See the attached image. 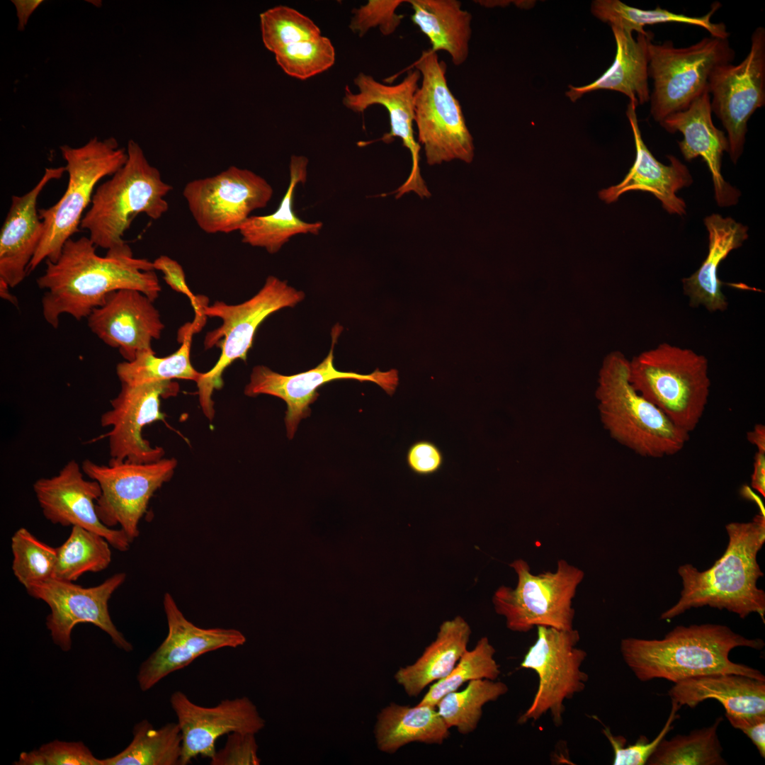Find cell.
<instances>
[{
    "label": "cell",
    "mask_w": 765,
    "mask_h": 765,
    "mask_svg": "<svg viewBox=\"0 0 765 765\" xmlns=\"http://www.w3.org/2000/svg\"><path fill=\"white\" fill-rule=\"evenodd\" d=\"M96 248L89 237L70 238L55 261H45L36 283L44 290L43 317L52 327L64 314L76 320L87 318L116 290H138L153 302L158 298L161 286L152 261L134 257L128 244L107 250L104 256Z\"/></svg>",
    "instance_id": "1"
},
{
    "label": "cell",
    "mask_w": 765,
    "mask_h": 765,
    "mask_svg": "<svg viewBox=\"0 0 765 765\" xmlns=\"http://www.w3.org/2000/svg\"><path fill=\"white\" fill-rule=\"evenodd\" d=\"M764 646L762 640L747 638L726 625L703 624L676 626L660 640L624 638L620 651L625 663L640 681L664 679L675 684L720 673L765 680L759 670L729 658L735 647L761 650Z\"/></svg>",
    "instance_id": "2"
},
{
    "label": "cell",
    "mask_w": 765,
    "mask_h": 765,
    "mask_svg": "<svg viewBox=\"0 0 765 765\" xmlns=\"http://www.w3.org/2000/svg\"><path fill=\"white\" fill-rule=\"evenodd\" d=\"M725 528L728 545L710 568L699 572L690 564L679 567L683 582L681 597L661 615L662 620L672 619L691 608L709 606L726 609L741 618L757 613L764 623L765 593L756 586L764 574L756 556L765 542L764 509L750 522H733Z\"/></svg>",
    "instance_id": "3"
},
{
    "label": "cell",
    "mask_w": 765,
    "mask_h": 765,
    "mask_svg": "<svg viewBox=\"0 0 765 765\" xmlns=\"http://www.w3.org/2000/svg\"><path fill=\"white\" fill-rule=\"evenodd\" d=\"M629 362L618 351L602 362L596 397L604 428L612 438L641 456L661 458L678 453L689 435L633 388Z\"/></svg>",
    "instance_id": "4"
},
{
    "label": "cell",
    "mask_w": 765,
    "mask_h": 765,
    "mask_svg": "<svg viewBox=\"0 0 765 765\" xmlns=\"http://www.w3.org/2000/svg\"><path fill=\"white\" fill-rule=\"evenodd\" d=\"M126 152L125 164L96 188L80 224L96 247L107 250L127 244L123 237L136 215L144 213L158 220L169 209L165 197L171 186L162 180L136 142L129 140Z\"/></svg>",
    "instance_id": "5"
},
{
    "label": "cell",
    "mask_w": 765,
    "mask_h": 765,
    "mask_svg": "<svg viewBox=\"0 0 765 765\" xmlns=\"http://www.w3.org/2000/svg\"><path fill=\"white\" fill-rule=\"evenodd\" d=\"M633 388L687 434L698 426L710 388L708 361L694 351L662 343L629 362Z\"/></svg>",
    "instance_id": "6"
},
{
    "label": "cell",
    "mask_w": 765,
    "mask_h": 765,
    "mask_svg": "<svg viewBox=\"0 0 765 765\" xmlns=\"http://www.w3.org/2000/svg\"><path fill=\"white\" fill-rule=\"evenodd\" d=\"M60 149L67 162V186L55 205L38 210L44 233L28 273L43 261L58 259L64 243L79 231L83 213L91 203L97 183L103 178L111 176L128 159L127 152L118 148L113 137L103 140L94 137L80 147L64 144Z\"/></svg>",
    "instance_id": "7"
},
{
    "label": "cell",
    "mask_w": 765,
    "mask_h": 765,
    "mask_svg": "<svg viewBox=\"0 0 765 765\" xmlns=\"http://www.w3.org/2000/svg\"><path fill=\"white\" fill-rule=\"evenodd\" d=\"M304 298L302 291L270 276L254 296L241 304L227 305L216 301L203 307L202 314L220 318L222 322L219 327L207 333L204 340L205 349L220 346V356L210 370L201 373L196 382L200 407L210 421L215 416L212 396L215 390L222 387V375L225 369L235 360H246L256 329L265 319L282 308L294 307Z\"/></svg>",
    "instance_id": "8"
},
{
    "label": "cell",
    "mask_w": 765,
    "mask_h": 765,
    "mask_svg": "<svg viewBox=\"0 0 765 765\" xmlns=\"http://www.w3.org/2000/svg\"><path fill=\"white\" fill-rule=\"evenodd\" d=\"M510 566L517 575L516 586L502 585L492 596L494 611L505 618L508 629L527 633L537 626L574 628L572 600L584 577L580 568L562 559L554 572L538 574L531 573L523 559L515 560Z\"/></svg>",
    "instance_id": "9"
},
{
    "label": "cell",
    "mask_w": 765,
    "mask_h": 765,
    "mask_svg": "<svg viewBox=\"0 0 765 765\" xmlns=\"http://www.w3.org/2000/svg\"><path fill=\"white\" fill-rule=\"evenodd\" d=\"M735 50L728 38L705 37L686 47L672 41L649 46L648 76L652 79L650 114L659 123L686 109L708 90V79L720 65L732 63Z\"/></svg>",
    "instance_id": "10"
},
{
    "label": "cell",
    "mask_w": 765,
    "mask_h": 765,
    "mask_svg": "<svg viewBox=\"0 0 765 765\" xmlns=\"http://www.w3.org/2000/svg\"><path fill=\"white\" fill-rule=\"evenodd\" d=\"M413 67L421 74L414 100V123L427 164L453 160L471 163L475 156L473 137L460 102L448 87L446 62L429 49L422 52Z\"/></svg>",
    "instance_id": "11"
},
{
    "label": "cell",
    "mask_w": 765,
    "mask_h": 765,
    "mask_svg": "<svg viewBox=\"0 0 765 765\" xmlns=\"http://www.w3.org/2000/svg\"><path fill=\"white\" fill-rule=\"evenodd\" d=\"M537 638L520 666L534 671L538 685L528 708L518 723L537 721L549 713L555 726L563 724L565 701L583 691L589 679L582 669L587 653L579 647V633L576 629L560 630L537 626Z\"/></svg>",
    "instance_id": "12"
},
{
    "label": "cell",
    "mask_w": 765,
    "mask_h": 765,
    "mask_svg": "<svg viewBox=\"0 0 765 765\" xmlns=\"http://www.w3.org/2000/svg\"><path fill=\"white\" fill-rule=\"evenodd\" d=\"M177 461L162 458L147 463L109 460L98 465L89 459L81 470L96 481L101 494L96 502L101 521L107 527L119 525L132 542L139 536V523L154 492L172 477Z\"/></svg>",
    "instance_id": "13"
},
{
    "label": "cell",
    "mask_w": 765,
    "mask_h": 765,
    "mask_svg": "<svg viewBox=\"0 0 765 765\" xmlns=\"http://www.w3.org/2000/svg\"><path fill=\"white\" fill-rule=\"evenodd\" d=\"M712 113L727 131L728 153L736 164L744 149L747 123L765 105V29L757 27L751 36L747 57L738 64L716 67L708 79Z\"/></svg>",
    "instance_id": "14"
},
{
    "label": "cell",
    "mask_w": 765,
    "mask_h": 765,
    "mask_svg": "<svg viewBox=\"0 0 765 765\" xmlns=\"http://www.w3.org/2000/svg\"><path fill=\"white\" fill-rule=\"evenodd\" d=\"M271 186L251 170L232 166L185 186L183 195L198 226L208 234L239 231L250 213L265 208Z\"/></svg>",
    "instance_id": "15"
},
{
    "label": "cell",
    "mask_w": 765,
    "mask_h": 765,
    "mask_svg": "<svg viewBox=\"0 0 765 765\" xmlns=\"http://www.w3.org/2000/svg\"><path fill=\"white\" fill-rule=\"evenodd\" d=\"M125 578V573H117L97 586L83 587L52 577L26 589L30 596L50 607L46 626L53 642L62 651L72 649L74 628L89 623L106 633L117 647L128 652L133 647L117 629L108 611V601Z\"/></svg>",
    "instance_id": "16"
},
{
    "label": "cell",
    "mask_w": 765,
    "mask_h": 765,
    "mask_svg": "<svg viewBox=\"0 0 765 765\" xmlns=\"http://www.w3.org/2000/svg\"><path fill=\"white\" fill-rule=\"evenodd\" d=\"M341 330L342 327L338 324L332 328L330 351L312 369L292 375L280 374L264 366H255L252 370L244 394L248 397L269 395L285 401L287 404L285 423L287 436L290 439L293 438L300 421L310 415V405L317 399L318 388L327 382L337 380L373 382L389 395L395 392L399 382L396 369L380 371L377 368L370 374L336 370L334 365V348Z\"/></svg>",
    "instance_id": "17"
},
{
    "label": "cell",
    "mask_w": 765,
    "mask_h": 765,
    "mask_svg": "<svg viewBox=\"0 0 765 765\" xmlns=\"http://www.w3.org/2000/svg\"><path fill=\"white\" fill-rule=\"evenodd\" d=\"M178 391V383L171 380L121 383L119 393L110 400L111 409L101 416V426L111 428L104 435L111 460L147 463L164 458L163 448L152 446L142 431L147 425L164 420L161 398L176 396Z\"/></svg>",
    "instance_id": "18"
},
{
    "label": "cell",
    "mask_w": 765,
    "mask_h": 765,
    "mask_svg": "<svg viewBox=\"0 0 765 765\" xmlns=\"http://www.w3.org/2000/svg\"><path fill=\"white\" fill-rule=\"evenodd\" d=\"M420 79V72L414 67L407 72L401 82L395 85L385 84L370 75L360 72L353 79L358 91L353 93L346 86L342 99L344 106L355 113H363L373 105L385 107L389 115L390 130L378 140L388 144L398 137L402 141L403 146L410 152L411 171L404 183L391 193H395L396 198L411 191L421 198L431 196L421 175V145L414 139L413 130L414 100Z\"/></svg>",
    "instance_id": "19"
},
{
    "label": "cell",
    "mask_w": 765,
    "mask_h": 765,
    "mask_svg": "<svg viewBox=\"0 0 765 765\" xmlns=\"http://www.w3.org/2000/svg\"><path fill=\"white\" fill-rule=\"evenodd\" d=\"M168 633L160 645L139 667L137 680L140 688L147 691L170 674L192 663L198 657L224 647L243 645L246 638L232 628H203L188 620L173 596L166 593L163 599Z\"/></svg>",
    "instance_id": "20"
},
{
    "label": "cell",
    "mask_w": 765,
    "mask_h": 765,
    "mask_svg": "<svg viewBox=\"0 0 765 765\" xmlns=\"http://www.w3.org/2000/svg\"><path fill=\"white\" fill-rule=\"evenodd\" d=\"M182 735L181 765H187L198 756L210 759L216 752V741L234 732L256 734L265 720L247 697L224 699L217 705L205 707L191 701L177 691L170 697Z\"/></svg>",
    "instance_id": "21"
},
{
    "label": "cell",
    "mask_w": 765,
    "mask_h": 765,
    "mask_svg": "<svg viewBox=\"0 0 765 765\" xmlns=\"http://www.w3.org/2000/svg\"><path fill=\"white\" fill-rule=\"evenodd\" d=\"M81 467L69 461L57 475L33 484L37 500L46 519L63 526H80L103 536L110 546L127 551L132 543L121 529L105 526L98 516L96 502L101 494L99 484L86 480Z\"/></svg>",
    "instance_id": "22"
},
{
    "label": "cell",
    "mask_w": 765,
    "mask_h": 765,
    "mask_svg": "<svg viewBox=\"0 0 765 765\" xmlns=\"http://www.w3.org/2000/svg\"><path fill=\"white\" fill-rule=\"evenodd\" d=\"M90 330L104 344L118 348L125 361L152 349L164 325L153 301L140 291L124 289L110 293L86 318Z\"/></svg>",
    "instance_id": "23"
},
{
    "label": "cell",
    "mask_w": 765,
    "mask_h": 765,
    "mask_svg": "<svg viewBox=\"0 0 765 765\" xmlns=\"http://www.w3.org/2000/svg\"><path fill=\"white\" fill-rule=\"evenodd\" d=\"M659 124L670 133L679 131L683 135V140L678 143L686 160L700 157L706 162L711 174L718 205H735L740 192L726 182L721 174L722 157L725 152H728V142L725 132L713 123L708 90L686 109L671 114Z\"/></svg>",
    "instance_id": "24"
},
{
    "label": "cell",
    "mask_w": 765,
    "mask_h": 765,
    "mask_svg": "<svg viewBox=\"0 0 765 765\" xmlns=\"http://www.w3.org/2000/svg\"><path fill=\"white\" fill-rule=\"evenodd\" d=\"M65 166L46 168L43 176L28 192L13 196L0 232V279L10 288L26 277L44 233V225L37 209L38 198L51 181L60 179Z\"/></svg>",
    "instance_id": "25"
},
{
    "label": "cell",
    "mask_w": 765,
    "mask_h": 765,
    "mask_svg": "<svg viewBox=\"0 0 765 765\" xmlns=\"http://www.w3.org/2000/svg\"><path fill=\"white\" fill-rule=\"evenodd\" d=\"M636 108L630 102L626 109L635 141L634 163L620 183L600 191L599 196L606 203H611L628 191H646L660 200L663 208L669 214L683 215L686 214V204L676 193L692 183L690 172L686 166L673 155L667 156L669 165H664L656 159L642 138Z\"/></svg>",
    "instance_id": "26"
},
{
    "label": "cell",
    "mask_w": 765,
    "mask_h": 765,
    "mask_svg": "<svg viewBox=\"0 0 765 765\" xmlns=\"http://www.w3.org/2000/svg\"><path fill=\"white\" fill-rule=\"evenodd\" d=\"M704 223L708 232V253L699 268L683 278V289L691 306H703L710 312H723L728 303L721 290L718 268L730 252L740 247L747 239L748 228L719 214L706 217Z\"/></svg>",
    "instance_id": "27"
},
{
    "label": "cell",
    "mask_w": 765,
    "mask_h": 765,
    "mask_svg": "<svg viewBox=\"0 0 765 765\" xmlns=\"http://www.w3.org/2000/svg\"><path fill=\"white\" fill-rule=\"evenodd\" d=\"M611 29L616 45L613 62L592 83L579 87L570 86L566 95L572 101H576L585 94L600 89L620 92L636 106L650 101L649 46L652 42L653 34L651 32L638 33L635 39L632 32L617 27H611Z\"/></svg>",
    "instance_id": "28"
},
{
    "label": "cell",
    "mask_w": 765,
    "mask_h": 765,
    "mask_svg": "<svg viewBox=\"0 0 765 765\" xmlns=\"http://www.w3.org/2000/svg\"><path fill=\"white\" fill-rule=\"evenodd\" d=\"M668 695L680 707L695 708L713 699L727 713H765V680L742 674L720 673L684 679L675 683Z\"/></svg>",
    "instance_id": "29"
},
{
    "label": "cell",
    "mask_w": 765,
    "mask_h": 765,
    "mask_svg": "<svg viewBox=\"0 0 765 765\" xmlns=\"http://www.w3.org/2000/svg\"><path fill=\"white\" fill-rule=\"evenodd\" d=\"M308 159L304 156L290 158V183L278 208L267 215H252L242 224L239 232L242 242L252 246L264 248L275 254L298 234H318L322 222H307L298 217L293 209L295 190L298 183L307 179Z\"/></svg>",
    "instance_id": "30"
},
{
    "label": "cell",
    "mask_w": 765,
    "mask_h": 765,
    "mask_svg": "<svg viewBox=\"0 0 765 765\" xmlns=\"http://www.w3.org/2000/svg\"><path fill=\"white\" fill-rule=\"evenodd\" d=\"M471 629L460 616L443 621L436 639L412 664L400 667L395 674L409 696H417L430 684L448 676L468 650Z\"/></svg>",
    "instance_id": "31"
},
{
    "label": "cell",
    "mask_w": 765,
    "mask_h": 765,
    "mask_svg": "<svg viewBox=\"0 0 765 765\" xmlns=\"http://www.w3.org/2000/svg\"><path fill=\"white\" fill-rule=\"evenodd\" d=\"M411 5L412 22L429 39L431 50L449 54L455 66L464 64L469 55L472 14L458 0H407Z\"/></svg>",
    "instance_id": "32"
},
{
    "label": "cell",
    "mask_w": 765,
    "mask_h": 765,
    "mask_svg": "<svg viewBox=\"0 0 765 765\" xmlns=\"http://www.w3.org/2000/svg\"><path fill=\"white\" fill-rule=\"evenodd\" d=\"M449 730L436 706L391 703L378 713L374 735L380 752L393 754L412 742L442 744Z\"/></svg>",
    "instance_id": "33"
},
{
    "label": "cell",
    "mask_w": 765,
    "mask_h": 765,
    "mask_svg": "<svg viewBox=\"0 0 765 765\" xmlns=\"http://www.w3.org/2000/svg\"><path fill=\"white\" fill-rule=\"evenodd\" d=\"M721 6L715 2L711 9L702 16H688L675 13L657 6L652 10H644L630 6L619 0H596L591 4V13L597 18L607 23L611 27L638 33H645L646 26L659 23H676L701 27L709 32L710 36L728 38L730 33L722 23H715L711 21L713 14Z\"/></svg>",
    "instance_id": "34"
},
{
    "label": "cell",
    "mask_w": 765,
    "mask_h": 765,
    "mask_svg": "<svg viewBox=\"0 0 765 765\" xmlns=\"http://www.w3.org/2000/svg\"><path fill=\"white\" fill-rule=\"evenodd\" d=\"M132 735L123 751L101 759L103 765H181L182 735L177 722L155 728L142 720L135 725Z\"/></svg>",
    "instance_id": "35"
},
{
    "label": "cell",
    "mask_w": 765,
    "mask_h": 765,
    "mask_svg": "<svg viewBox=\"0 0 765 765\" xmlns=\"http://www.w3.org/2000/svg\"><path fill=\"white\" fill-rule=\"evenodd\" d=\"M110 544L101 535L72 526L67 540L57 548L53 577L74 582L86 572H98L111 562Z\"/></svg>",
    "instance_id": "36"
},
{
    "label": "cell",
    "mask_w": 765,
    "mask_h": 765,
    "mask_svg": "<svg viewBox=\"0 0 765 765\" xmlns=\"http://www.w3.org/2000/svg\"><path fill=\"white\" fill-rule=\"evenodd\" d=\"M722 717L713 725L678 735L670 740L663 739L646 764L649 765H725L722 747L718 730Z\"/></svg>",
    "instance_id": "37"
},
{
    "label": "cell",
    "mask_w": 765,
    "mask_h": 765,
    "mask_svg": "<svg viewBox=\"0 0 765 765\" xmlns=\"http://www.w3.org/2000/svg\"><path fill=\"white\" fill-rule=\"evenodd\" d=\"M508 691L502 681L472 680L463 690L444 696L436 704L437 710L449 728L456 727L459 733L468 735L477 727L484 706L497 701Z\"/></svg>",
    "instance_id": "38"
},
{
    "label": "cell",
    "mask_w": 765,
    "mask_h": 765,
    "mask_svg": "<svg viewBox=\"0 0 765 765\" xmlns=\"http://www.w3.org/2000/svg\"><path fill=\"white\" fill-rule=\"evenodd\" d=\"M191 336L183 339L180 348L171 355L158 357L153 349L137 353L132 361H124L116 366V374L121 383L141 384L156 381L182 379L196 382L201 373L191 361Z\"/></svg>",
    "instance_id": "39"
},
{
    "label": "cell",
    "mask_w": 765,
    "mask_h": 765,
    "mask_svg": "<svg viewBox=\"0 0 765 765\" xmlns=\"http://www.w3.org/2000/svg\"><path fill=\"white\" fill-rule=\"evenodd\" d=\"M496 650L487 637L481 638L471 650H466L450 673L433 683L417 706H436L446 694L455 691L465 683L487 679L497 680L500 666L494 659Z\"/></svg>",
    "instance_id": "40"
},
{
    "label": "cell",
    "mask_w": 765,
    "mask_h": 765,
    "mask_svg": "<svg viewBox=\"0 0 765 765\" xmlns=\"http://www.w3.org/2000/svg\"><path fill=\"white\" fill-rule=\"evenodd\" d=\"M11 551L13 574L25 588L53 577L57 548L40 540L28 529L20 528L13 534Z\"/></svg>",
    "instance_id": "41"
},
{
    "label": "cell",
    "mask_w": 765,
    "mask_h": 765,
    "mask_svg": "<svg viewBox=\"0 0 765 765\" xmlns=\"http://www.w3.org/2000/svg\"><path fill=\"white\" fill-rule=\"evenodd\" d=\"M259 17L263 43L274 54L290 45L321 36L312 20L286 6L268 8Z\"/></svg>",
    "instance_id": "42"
},
{
    "label": "cell",
    "mask_w": 765,
    "mask_h": 765,
    "mask_svg": "<svg viewBox=\"0 0 765 765\" xmlns=\"http://www.w3.org/2000/svg\"><path fill=\"white\" fill-rule=\"evenodd\" d=\"M282 70L291 77L306 80L332 67L335 62V50L331 40L324 36L290 45L275 54Z\"/></svg>",
    "instance_id": "43"
},
{
    "label": "cell",
    "mask_w": 765,
    "mask_h": 765,
    "mask_svg": "<svg viewBox=\"0 0 765 765\" xmlns=\"http://www.w3.org/2000/svg\"><path fill=\"white\" fill-rule=\"evenodd\" d=\"M672 710L667 722L659 733L652 740L645 735H640L635 743L625 746L626 740L620 735L612 734L608 727L602 730L603 734L609 741L614 754L613 765H645L659 743L667 733L673 729V722L679 717L677 712L681 707L672 701Z\"/></svg>",
    "instance_id": "44"
},
{
    "label": "cell",
    "mask_w": 765,
    "mask_h": 765,
    "mask_svg": "<svg viewBox=\"0 0 765 765\" xmlns=\"http://www.w3.org/2000/svg\"><path fill=\"white\" fill-rule=\"evenodd\" d=\"M403 0H369L366 4L352 11L349 24L352 32L363 37L373 28H378L384 35L392 34L404 18L396 13Z\"/></svg>",
    "instance_id": "45"
},
{
    "label": "cell",
    "mask_w": 765,
    "mask_h": 765,
    "mask_svg": "<svg viewBox=\"0 0 765 765\" xmlns=\"http://www.w3.org/2000/svg\"><path fill=\"white\" fill-rule=\"evenodd\" d=\"M255 734L234 732L227 735L223 748L210 759L211 765H259Z\"/></svg>",
    "instance_id": "46"
},
{
    "label": "cell",
    "mask_w": 765,
    "mask_h": 765,
    "mask_svg": "<svg viewBox=\"0 0 765 765\" xmlns=\"http://www.w3.org/2000/svg\"><path fill=\"white\" fill-rule=\"evenodd\" d=\"M45 765H103L82 742L55 740L38 749Z\"/></svg>",
    "instance_id": "47"
},
{
    "label": "cell",
    "mask_w": 765,
    "mask_h": 765,
    "mask_svg": "<svg viewBox=\"0 0 765 765\" xmlns=\"http://www.w3.org/2000/svg\"><path fill=\"white\" fill-rule=\"evenodd\" d=\"M406 459L410 470L419 475H429L438 472L443 463L440 449L429 441L414 443L407 451Z\"/></svg>",
    "instance_id": "48"
},
{
    "label": "cell",
    "mask_w": 765,
    "mask_h": 765,
    "mask_svg": "<svg viewBox=\"0 0 765 765\" xmlns=\"http://www.w3.org/2000/svg\"><path fill=\"white\" fill-rule=\"evenodd\" d=\"M730 725L744 732L765 758V713L736 715L725 713Z\"/></svg>",
    "instance_id": "49"
},
{
    "label": "cell",
    "mask_w": 765,
    "mask_h": 765,
    "mask_svg": "<svg viewBox=\"0 0 765 765\" xmlns=\"http://www.w3.org/2000/svg\"><path fill=\"white\" fill-rule=\"evenodd\" d=\"M152 263L154 270L163 273L166 283L173 290L186 295L191 299L194 307L198 310L200 305L197 303L196 298L186 284L185 273L181 266L176 261L165 255L157 258Z\"/></svg>",
    "instance_id": "50"
},
{
    "label": "cell",
    "mask_w": 765,
    "mask_h": 765,
    "mask_svg": "<svg viewBox=\"0 0 765 765\" xmlns=\"http://www.w3.org/2000/svg\"><path fill=\"white\" fill-rule=\"evenodd\" d=\"M751 484L765 497V450H758L755 454Z\"/></svg>",
    "instance_id": "51"
},
{
    "label": "cell",
    "mask_w": 765,
    "mask_h": 765,
    "mask_svg": "<svg viewBox=\"0 0 765 765\" xmlns=\"http://www.w3.org/2000/svg\"><path fill=\"white\" fill-rule=\"evenodd\" d=\"M12 2L16 6L17 16L18 18V29L20 31H23L27 24L28 18L32 14V13L38 7V6L42 2V1L14 0L12 1Z\"/></svg>",
    "instance_id": "52"
},
{
    "label": "cell",
    "mask_w": 765,
    "mask_h": 765,
    "mask_svg": "<svg viewBox=\"0 0 765 765\" xmlns=\"http://www.w3.org/2000/svg\"><path fill=\"white\" fill-rule=\"evenodd\" d=\"M15 765H45L44 758L40 750L35 749L21 753L18 759L13 762Z\"/></svg>",
    "instance_id": "53"
},
{
    "label": "cell",
    "mask_w": 765,
    "mask_h": 765,
    "mask_svg": "<svg viewBox=\"0 0 765 765\" xmlns=\"http://www.w3.org/2000/svg\"><path fill=\"white\" fill-rule=\"evenodd\" d=\"M747 437L749 443L756 446L758 450H765L764 425L756 424L754 429L747 433Z\"/></svg>",
    "instance_id": "54"
},
{
    "label": "cell",
    "mask_w": 765,
    "mask_h": 765,
    "mask_svg": "<svg viewBox=\"0 0 765 765\" xmlns=\"http://www.w3.org/2000/svg\"><path fill=\"white\" fill-rule=\"evenodd\" d=\"M10 286L4 280L0 279V295L4 300L11 302L14 305H18L16 298L10 292Z\"/></svg>",
    "instance_id": "55"
}]
</instances>
